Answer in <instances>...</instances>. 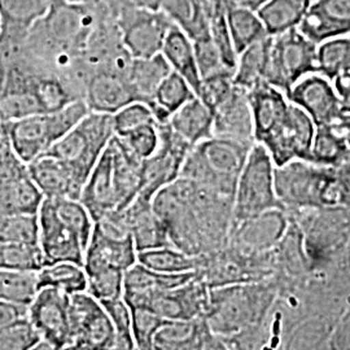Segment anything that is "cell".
<instances>
[{"instance_id":"obj_4","label":"cell","mask_w":350,"mask_h":350,"mask_svg":"<svg viewBox=\"0 0 350 350\" xmlns=\"http://www.w3.org/2000/svg\"><path fill=\"white\" fill-rule=\"evenodd\" d=\"M274 296L271 287L261 283H230L212 287L205 319L215 336H235L262 322Z\"/></svg>"},{"instance_id":"obj_36","label":"cell","mask_w":350,"mask_h":350,"mask_svg":"<svg viewBox=\"0 0 350 350\" xmlns=\"http://www.w3.org/2000/svg\"><path fill=\"white\" fill-rule=\"evenodd\" d=\"M313 0H269L258 14L269 36H278L299 27Z\"/></svg>"},{"instance_id":"obj_39","label":"cell","mask_w":350,"mask_h":350,"mask_svg":"<svg viewBox=\"0 0 350 350\" xmlns=\"http://www.w3.org/2000/svg\"><path fill=\"white\" fill-rule=\"evenodd\" d=\"M226 16L238 56L250 46L269 36L258 12L241 8H226Z\"/></svg>"},{"instance_id":"obj_31","label":"cell","mask_w":350,"mask_h":350,"mask_svg":"<svg viewBox=\"0 0 350 350\" xmlns=\"http://www.w3.org/2000/svg\"><path fill=\"white\" fill-rule=\"evenodd\" d=\"M350 159V148L338 122L317 126L310 161L325 167L342 166Z\"/></svg>"},{"instance_id":"obj_50","label":"cell","mask_w":350,"mask_h":350,"mask_svg":"<svg viewBox=\"0 0 350 350\" xmlns=\"http://www.w3.org/2000/svg\"><path fill=\"white\" fill-rule=\"evenodd\" d=\"M129 150H131L142 161L150 159L160 147V130L159 122L147 124L135 129L134 131L118 137Z\"/></svg>"},{"instance_id":"obj_35","label":"cell","mask_w":350,"mask_h":350,"mask_svg":"<svg viewBox=\"0 0 350 350\" xmlns=\"http://www.w3.org/2000/svg\"><path fill=\"white\" fill-rule=\"evenodd\" d=\"M200 274L191 271L183 274H166L150 270L137 262L125 273L124 293L126 292H157L180 287Z\"/></svg>"},{"instance_id":"obj_48","label":"cell","mask_w":350,"mask_h":350,"mask_svg":"<svg viewBox=\"0 0 350 350\" xmlns=\"http://www.w3.org/2000/svg\"><path fill=\"white\" fill-rule=\"evenodd\" d=\"M157 122L150 105L143 101H133L113 114L114 134L124 137L140 126Z\"/></svg>"},{"instance_id":"obj_24","label":"cell","mask_w":350,"mask_h":350,"mask_svg":"<svg viewBox=\"0 0 350 350\" xmlns=\"http://www.w3.org/2000/svg\"><path fill=\"white\" fill-rule=\"evenodd\" d=\"M248 98L254 122V138L257 143H262L286 117L291 101L284 91L266 81L248 90Z\"/></svg>"},{"instance_id":"obj_15","label":"cell","mask_w":350,"mask_h":350,"mask_svg":"<svg viewBox=\"0 0 350 350\" xmlns=\"http://www.w3.org/2000/svg\"><path fill=\"white\" fill-rule=\"evenodd\" d=\"M160 147L153 156L143 161L142 188L138 198L152 201L163 187L179 176L192 146L180 138L167 122L159 124Z\"/></svg>"},{"instance_id":"obj_25","label":"cell","mask_w":350,"mask_h":350,"mask_svg":"<svg viewBox=\"0 0 350 350\" xmlns=\"http://www.w3.org/2000/svg\"><path fill=\"white\" fill-rule=\"evenodd\" d=\"M214 338L205 317L165 321L154 335L153 349H205L212 348Z\"/></svg>"},{"instance_id":"obj_27","label":"cell","mask_w":350,"mask_h":350,"mask_svg":"<svg viewBox=\"0 0 350 350\" xmlns=\"http://www.w3.org/2000/svg\"><path fill=\"white\" fill-rule=\"evenodd\" d=\"M165 60L169 63L172 70L182 75L195 94L199 95L201 88V75L196 60L193 40L187 34L173 25L163 42L161 51Z\"/></svg>"},{"instance_id":"obj_10","label":"cell","mask_w":350,"mask_h":350,"mask_svg":"<svg viewBox=\"0 0 350 350\" xmlns=\"http://www.w3.org/2000/svg\"><path fill=\"white\" fill-rule=\"evenodd\" d=\"M318 44L297 27L273 36L265 81L287 94L305 75L318 72Z\"/></svg>"},{"instance_id":"obj_51","label":"cell","mask_w":350,"mask_h":350,"mask_svg":"<svg viewBox=\"0 0 350 350\" xmlns=\"http://www.w3.org/2000/svg\"><path fill=\"white\" fill-rule=\"evenodd\" d=\"M235 88L234 75H221L201 81L199 98L214 111Z\"/></svg>"},{"instance_id":"obj_56","label":"cell","mask_w":350,"mask_h":350,"mask_svg":"<svg viewBox=\"0 0 350 350\" xmlns=\"http://www.w3.org/2000/svg\"><path fill=\"white\" fill-rule=\"evenodd\" d=\"M338 126L344 134V137L347 139V143L349 146L350 148V114L347 113H342L341 117L338 118Z\"/></svg>"},{"instance_id":"obj_38","label":"cell","mask_w":350,"mask_h":350,"mask_svg":"<svg viewBox=\"0 0 350 350\" xmlns=\"http://www.w3.org/2000/svg\"><path fill=\"white\" fill-rule=\"evenodd\" d=\"M38 289L57 288L68 295L88 291V275L83 265L56 262L46 265L37 273Z\"/></svg>"},{"instance_id":"obj_52","label":"cell","mask_w":350,"mask_h":350,"mask_svg":"<svg viewBox=\"0 0 350 350\" xmlns=\"http://www.w3.org/2000/svg\"><path fill=\"white\" fill-rule=\"evenodd\" d=\"M109 13L117 11L121 7H135L147 10H160L161 0H94Z\"/></svg>"},{"instance_id":"obj_58","label":"cell","mask_w":350,"mask_h":350,"mask_svg":"<svg viewBox=\"0 0 350 350\" xmlns=\"http://www.w3.org/2000/svg\"><path fill=\"white\" fill-rule=\"evenodd\" d=\"M69 1H81V3H94V0H69Z\"/></svg>"},{"instance_id":"obj_55","label":"cell","mask_w":350,"mask_h":350,"mask_svg":"<svg viewBox=\"0 0 350 350\" xmlns=\"http://www.w3.org/2000/svg\"><path fill=\"white\" fill-rule=\"evenodd\" d=\"M226 8H241L258 12L269 0H221Z\"/></svg>"},{"instance_id":"obj_23","label":"cell","mask_w":350,"mask_h":350,"mask_svg":"<svg viewBox=\"0 0 350 350\" xmlns=\"http://www.w3.org/2000/svg\"><path fill=\"white\" fill-rule=\"evenodd\" d=\"M122 215L138 252L173 245L167 227L154 212L152 201L137 198Z\"/></svg>"},{"instance_id":"obj_54","label":"cell","mask_w":350,"mask_h":350,"mask_svg":"<svg viewBox=\"0 0 350 350\" xmlns=\"http://www.w3.org/2000/svg\"><path fill=\"white\" fill-rule=\"evenodd\" d=\"M332 82L338 94L341 112L350 114V73L338 75Z\"/></svg>"},{"instance_id":"obj_18","label":"cell","mask_w":350,"mask_h":350,"mask_svg":"<svg viewBox=\"0 0 350 350\" xmlns=\"http://www.w3.org/2000/svg\"><path fill=\"white\" fill-rule=\"evenodd\" d=\"M137 262L138 250L130 234L111 232L95 224L85 253L86 273L104 269H117L126 273Z\"/></svg>"},{"instance_id":"obj_8","label":"cell","mask_w":350,"mask_h":350,"mask_svg":"<svg viewBox=\"0 0 350 350\" xmlns=\"http://www.w3.org/2000/svg\"><path fill=\"white\" fill-rule=\"evenodd\" d=\"M114 135L113 114L90 111L47 154L66 163L77 183L83 188Z\"/></svg>"},{"instance_id":"obj_14","label":"cell","mask_w":350,"mask_h":350,"mask_svg":"<svg viewBox=\"0 0 350 350\" xmlns=\"http://www.w3.org/2000/svg\"><path fill=\"white\" fill-rule=\"evenodd\" d=\"M69 300L70 295L57 288L38 289L27 308V318L42 340L34 350H64L69 347Z\"/></svg>"},{"instance_id":"obj_6","label":"cell","mask_w":350,"mask_h":350,"mask_svg":"<svg viewBox=\"0 0 350 350\" xmlns=\"http://www.w3.org/2000/svg\"><path fill=\"white\" fill-rule=\"evenodd\" d=\"M275 191L284 208H332L345 202V189L334 167L306 160L275 166Z\"/></svg>"},{"instance_id":"obj_32","label":"cell","mask_w":350,"mask_h":350,"mask_svg":"<svg viewBox=\"0 0 350 350\" xmlns=\"http://www.w3.org/2000/svg\"><path fill=\"white\" fill-rule=\"evenodd\" d=\"M198 96L187 81L178 73L172 72L157 88L150 105L159 124H165L182 105Z\"/></svg>"},{"instance_id":"obj_42","label":"cell","mask_w":350,"mask_h":350,"mask_svg":"<svg viewBox=\"0 0 350 350\" xmlns=\"http://www.w3.org/2000/svg\"><path fill=\"white\" fill-rule=\"evenodd\" d=\"M0 241L17 244H39L38 213L0 215Z\"/></svg>"},{"instance_id":"obj_57","label":"cell","mask_w":350,"mask_h":350,"mask_svg":"<svg viewBox=\"0 0 350 350\" xmlns=\"http://www.w3.org/2000/svg\"><path fill=\"white\" fill-rule=\"evenodd\" d=\"M5 261V243L0 241V269H4Z\"/></svg>"},{"instance_id":"obj_1","label":"cell","mask_w":350,"mask_h":350,"mask_svg":"<svg viewBox=\"0 0 350 350\" xmlns=\"http://www.w3.org/2000/svg\"><path fill=\"white\" fill-rule=\"evenodd\" d=\"M152 206L167 227L174 247L202 256L225 237L232 222L234 200L178 178L154 195Z\"/></svg>"},{"instance_id":"obj_21","label":"cell","mask_w":350,"mask_h":350,"mask_svg":"<svg viewBox=\"0 0 350 350\" xmlns=\"http://www.w3.org/2000/svg\"><path fill=\"white\" fill-rule=\"evenodd\" d=\"M319 44L350 34V0H314L297 27Z\"/></svg>"},{"instance_id":"obj_44","label":"cell","mask_w":350,"mask_h":350,"mask_svg":"<svg viewBox=\"0 0 350 350\" xmlns=\"http://www.w3.org/2000/svg\"><path fill=\"white\" fill-rule=\"evenodd\" d=\"M104 309L109 315L114 327V349L133 350L137 349L135 341L133 336V318L131 309L124 300V297L114 300L103 301Z\"/></svg>"},{"instance_id":"obj_53","label":"cell","mask_w":350,"mask_h":350,"mask_svg":"<svg viewBox=\"0 0 350 350\" xmlns=\"http://www.w3.org/2000/svg\"><path fill=\"white\" fill-rule=\"evenodd\" d=\"M26 305H20L8 301H0V327L27 315Z\"/></svg>"},{"instance_id":"obj_13","label":"cell","mask_w":350,"mask_h":350,"mask_svg":"<svg viewBox=\"0 0 350 350\" xmlns=\"http://www.w3.org/2000/svg\"><path fill=\"white\" fill-rule=\"evenodd\" d=\"M70 350L114 349V327L100 301L86 292L70 295Z\"/></svg>"},{"instance_id":"obj_17","label":"cell","mask_w":350,"mask_h":350,"mask_svg":"<svg viewBox=\"0 0 350 350\" xmlns=\"http://www.w3.org/2000/svg\"><path fill=\"white\" fill-rule=\"evenodd\" d=\"M287 96L308 113L317 126L335 124L342 114L334 82L319 72L302 77L288 91Z\"/></svg>"},{"instance_id":"obj_30","label":"cell","mask_w":350,"mask_h":350,"mask_svg":"<svg viewBox=\"0 0 350 350\" xmlns=\"http://www.w3.org/2000/svg\"><path fill=\"white\" fill-rule=\"evenodd\" d=\"M167 124L192 147L213 137V112L199 96L182 105Z\"/></svg>"},{"instance_id":"obj_12","label":"cell","mask_w":350,"mask_h":350,"mask_svg":"<svg viewBox=\"0 0 350 350\" xmlns=\"http://www.w3.org/2000/svg\"><path fill=\"white\" fill-rule=\"evenodd\" d=\"M118 26L122 43L134 59L161 53L173 21L161 10L121 7L111 13Z\"/></svg>"},{"instance_id":"obj_29","label":"cell","mask_w":350,"mask_h":350,"mask_svg":"<svg viewBox=\"0 0 350 350\" xmlns=\"http://www.w3.org/2000/svg\"><path fill=\"white\" fill-rule=\"evenodd\" d=\"M284 209H273L243 222L235 224L237 240L250 250L270 248L283 237L286 231Z\"/></svg>"},{"instance_id":"obj_33","label":"cell","mask_w":350,"mask_h":350,"mask_svg":"<svg viewBox=\"0 0 350 350\" xmlns=\"http://www.w3.org/2000/svg\"><path fill=\"white\" fill-rule=\"evenodd\" d=\"M173 70L163 53L147 59H134L129 81L134 88L138 101L150 104L157 88Z\"/></svg>"},{"instance_id":"obj_40","label":"cell","mask_w":350,"mask_h":350,"mask_svg":"<svg viewBox=\"0 0 350 350\" xmlns=\"http://www.w3.org/2000/svg\"><path fill=\"white\" fill-rule=\"evenodd\" d=\"M317 65L318 72L331 81L338 75L350 73V34L319 43Z\"/></svg>"},{"instance_id":"obj_22","label":"cell","mask_w":350,"mask_h":350,"mask_svg":"<svg viewBox=\"0 0 350 350\" xmlns=\"http://www.w3.org/2000/svg\"><path fill=\"white\" fill-rule=\"evenodd\" d=\"M85 101L91 112L114 114L138 99L127 75L96 70L88 79Z\"/></svg>"},{"instance_id":"obj_20","label":"cell","mask_w":350,"mask_h":350,"mask_svg":"<svg viewBox=\"0 0 350 350\" xmlns=\"http://www.w3.org/2000/svg\"><path fill=\"white\" fill-rule=\"evenodd\" d=\"M213 137L250 146L256 143L248 90L235 85L232 92L213 111Z\"/></svg>"},{"instance_id":"obj_7","label":"cell","mask_w":350,"mask_h":350,"mask_svg":"<svg viewBox=\"0 0 350 350\" xmlns=\"http://www.w3.org/2000/svg\"><path fill=\"white\" fill-rule=\"evenodd\" d=\"M88 112L86 101L75 100L59 111L38 113L12 122H4V126L13 150L24 163H29L47 153Z\"/></svg>"},{"instance_id":"obj_9","label":"cell","mask_w":350,"mask_h":350,"mask_svg":"<svg viewBox=\"0 0 350 350\" xmlns=\"http://www.w3.org/2000/svg\"><path fill=\"white\" fill-rule=\"evenodd\" d=\"M286 209L275 191V163L261 143H254L239 176L232 206V224L260 214Z\"/></svg>"},{"instance_id":"obj_45","label":"cell","mask_w":350,"mask_h":350,"mask_svg":"<svg viewBox=\"0 0 350 350\" xmlns=\"http://www.w3.org/2000/svg\"><path fill=\"white\" fill-rule=\"evenodd\" d=\"M40 340L27 315L0 327V350H34Z\"/></svg>"},{"instance_id":"obj_3","label":"cell","mask_w":350,"mask_h":350,"mask_svg":"<svg viewBox=\"0 0 350 350\" xmlns=\"http://www.w3.org/2000/svg\"><path fill=\"white\" fill-rule=\"evenodd\" d=\"M39 244L47 265H83L95 221L81 200L44 198L39 211Z\"/></svg>"},{"instance_id":"obj_28","label":"cell","mask_w":350,"mask_h":350,"mask_svg":"<svg viewBox=\"0 0 350 350\" xmlns=\"http://www.w3.org/2000/svg\"><path fill=\"white\" fill-rule=\"evenodd\" d=\"M160 10L193 42L211 36V0H161Z\"/></svg>"},{"instance_id":"obj_37","label":"cell","mask_w":350,"mask_h":350,"mask_svg":"<svg viewBox=\"0 0 350 350\" xmlns=\"http://www.w3.org/2000/svg\"><path fill=\"white\" fill-rule=\"evenodd\" d=\"M273 36H267L239 53L234 82L240 88L250 90L265 81V72Z\"/></svg>"},{"instance_id":"obj_26","label":"cell","mask_w":350,"mask_h":350,"mask_svg":"<svg viewBox=\"0 0 350 350\" xmlns=\"http://www.w3.org/2000/svg\"><path fill=\"white\" fill-rule=\"evenodd\" d=\"M27 167L44 198H70L79 200L83 188L77 183L75 175L62 160L44 153L27 163Z\"/></svg>"},{"instance_id":"obj_46","label":"cell","mask_w":350,"mask_h":350,"mask_svg":"<svg viewBox=\"0 0 350 350\" xmlns=\"http://www.w3.org/2000/svg\"><path fill=\"white\" fill-rule=\"evenodd\" d=\"M88 292L96 300L109 301L124 296L125 271L117 269H104L86 273Z\"/></svg>"},{"instance_id":"obj_43","label":"cell","mask_w":350,"mask_h":350,"mask_svg":"<svg viewBox=\"0 0 350 350\" xmlns=\"http://www.w3.org/2000/svg\"><path fill=\"white\" fill-rule=\"evenodd\" d=\"M211 37L228 69L237 70L238 52L234 47L227 24L225 5L221 0H211Z\"/></svg>"},{"instance_id":"obj_19","label":"cell","mask_w":350,"mask_h":350,"mask_svg":"<svg viewBox=\"0 0 350 350\" xmlns=\"http://www.w3.org/2000/svg\"><path fill=\"white\" fill-rule=\"evenodd\" d=\"M53 0H0V50L12 55L21 50L31 26L42 18Z\"/></svg>"},{"instance_id":"obj_47","label":"cell","mask_w":350,"mask_h":350,"mask_svg":"<svg viewBox=\"0 0 350 350\" xmlns=\"http://www.w3.org/2000/svg\"><path fill=\"white\" fill-rule=\"evenodd\" d=\"M133 318V336L139 350H153V340L165 319L150 308H130Z\"/></svg>"},{"instance_id":"obj_34","label":"cell","mask_w":350,"mask_h":350,"mask_svg":"<svg viewBox=\"0 0 350 350\" xmlns=\"http://www.w3.org/2000/svg\"><path fill=\"white\" fill-rule=\"evenodd\" d=\"M138 262L150 270L166 274L199 271L202 256H195L173 245L138 252Z\"/></svg>"},{"instance_id":"obj_16","label":"cell","mask_w":350,"mask_h":350,"mask_svg":"<svg viewBox=\"0 0 350 350\" xmlns=\"http://www.w3.org/2000/svg\"><path fill=\"white\" fill-rule=\"evenodd\" d=\"M315 130L310 116L291 103L286 117L261 144L269 150L276 167L293 160L310 161Z\"/></svg>"},{"instance_id":"obj_5","label":"cell","mask_w":350,"mask_h":350,"mask_svg":"<svg viewBox=\"0 0 350 350\" xmlns=\"http://www.w3.org/2000/svg\"><path fill=\"white\" fill-rule=\"evenodd\" d=\"M252 147L230 139H206L191 148L179 178L234 200L239 176Z\"/></svg>"},{"instance_id":"obj_49","label":"cell","mask_w":350,"mask_h":350,"mask_svg":"<svg viewBox=\"0 0 350 350\" xmlns=\"http://www.w3.org/2000/svg\"><path fill=\"white\" fill-rule=\"evenodd\" d=\"M193 46L201 81L215 75H235V72L227 68L211 36L193 42Z\"/></svg>"},{"instance_id":"obj_2","label":"cell","mask_w":350,"mask_h":350,"mask_svg":"<svg viewBox=\"0 0 350 350\" xmlns=\"http://www.w3.org/2000/svg\"><path fill=\"white\" fill-rule=\"evenodd\" d=\"M142 176L143 161L114 135L88 176L79 200L95 222L111 213L124 212L138 198Z\"/></svg>"},{"instance_id":"obj_11","label":"cell","mask_w":350,"mask_h":350,"mask_svg":"<svg viewBox=\"0 0 350 350\" xmlns=\"http://www.w3.org/2000/svg\"><path fill=\"white\" fill-rule=\"evenodd\" d=\"M208 283L200 274L180 287L157 292H126L124 300L130 308H150L165 321L195 319L205 317L209 309Z\"/></svg>"},{"instance_id":"obj_41","label":"cell","mask_w":350,"mask_h":350,"mask_svg":"<svg viewBox=\"0 0 350 350\" xmlns=\"http://www.w3.org/2000/svg\"><path fill=\"white\" fill-rule=\"evenodd\" d=\"M37 292V273L0 269V301L29 306Z\"/></svg>"}]
</instances>
